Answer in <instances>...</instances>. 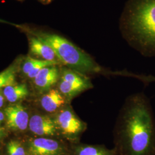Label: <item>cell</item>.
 <instances>
[{
  "instance_id": "6da1fadb",
  "label": "cell",
  "mask_w": 155,
  "mask_h": 155,
  "mask_svg": "<svg viewBox=\"0 0 155 155\" xmlns=\"http://www.w3.org/2000/svg\"><path fill=\"white\" fill-rule=\"evenodd\" d=\"M117 155H155V118L143 93L128 97L119 111L113 130Z\"/></svg>"
},
{
  "instance_id": "7a4b0ae2",
  "label": "cell",
  "mask_w": 155,
  "mask_h": 155,
  "mask_svg": "<svg viewBox=\"0 0 155 155\" xmlns=\"http://www.w3.org/2000/svg\"><path fill=\"white\" fill-rule=\"evenodd\" d=\"M3 21L15 26L25 34H30L39 38L53 49L61 65L86 76L89 77L95 75L127 76L125 74L112 72L103 68L87 52L58 34L47 32L28 24H16Z\"/></svg>"
},
{
  "instance_id": "3957f363",
  "label": "cell",
  "mask_w": 155,
  "mask_h": 155,
  "mask_svg": "<svg viewBox=\"0 0 155 155\" xmlns=\"http://www.w3.org/2000/svg\"><path fill=\"white\" fill-rule=\"evenodd\" d=\"M125 22L133 47L155 57V0H131Z\"/></svg>"
},
{
  "instance_id": "277c9868",
  "label": "cell",
  "mask_w": 155,
  "mask_h": 155,
  "mask_svg": "<svg viewBox=\"0 0 155 155\" xmlns=\"http://www.w3.org/2000/svg\"><path fill=\"white\" fill-rule=\"evenodd\" d=\"M52 117L59 136L72 144L79 143L81 136L87 129V124L78 116L70 104L64 106Z\"/></svg>"
},
{
  "instance_id": "5b68a950",
  "label": "cell",
  "mask_w": 155,
  "mask_h": 155,
  "mask_svg": "<svg viewBox=\"0 0 155 155\" xmlns=\"http://www.w3.org/2000/svg\"><path fill=\"white\" fill-rule=\"evenodd\" d=\"M94 86L89 77L67 67L60 66V78L57 89L70 104L71 100L83 92L93 89Z\"/></svg>"
},
{
  "instance_id": "8992f818",
  "label": "cell",
  "mask_w": 155,
  "mask_h": 155,
  "mask_svg": "<svg viewBox=\"0 0 155 155\" xmlns=\"http://www.w3.org/2000/svg\"><path fill=\"white\" fill-rule=\"evenodd\" d=\"M31 155H70V148L61 141L53 137H41L29 143Z\"/></svg>"
},
{
  "instance_id": "52a82bcc",
  "label": "cell",
  "mask_w": 155,
  "mask_h": 155,
  "mask_svg": "<svg viewBox=\"0 0 155 155\" xmlns=\"http://www.w3.org/2000/svg\"><path fill=\"white\" fill-rule=\"evenodd\" d=\"M28 127L35 134L41 137H56L59 136L55 122L51 116L35 114L29 119Z\"/></svg>"
},
{
  "instance_id": "ba28073f",
  "label": "cell",
  "mask_w": 155,
  "mask_h": 155,
  "mask_svg": "<svg viewBox=\"0 0 155 155\" xmlns=\"http://www.w3.org/2000/svg\"><path fill=\"white\" fill-rule=\"evenodd\" d=\"M6 126L13 130H25L29 125V115L25 109L20 104L7 107L5 109Z\"/></svg>"
},
{
  "instance_id": "9c48e42d",
  "label": "cell",
  "mask_w": 155,
  "mask_h": 155,
  "mask_svg": "<svg viewBox=\"0 0 155 155\" xmlns=\"http://www.w3.org/2000/svg\"><path fill=\"white\" fill-rule=\"evenodd\" d=\"M61 65H53L42 68L33 82L41 93H45L57 85L60 78V66Z\"/></svg>"
},
{
  "instance_id": "30bf717a",
  "label": "cell",
  "mask_w": 155,
  "mask_h": 155,
  "mask_svg": "<svg viewBox=\"0 0 155 155\" xmlns=\"http://www.w3.org/2000/svg\"><path fill=\"white\" fill-rule=\"evenodd\" d=\"M25 35L28 39L31 56H33L40 60L58 62L61 64L55 52L50 45L35 36L28 33Z\"/></svg>"
},
{
  "instance_id": "8fae6325",
  "label": "cell",
  "mask_w": 155,
  "mask_h": 155,
  "mask_svg": "<svg viewBox=\"0 0 155 155\" xmlns=\"http://www.w3.org/2000/svg\"><path fill=\"white\" fill-rule=\"evenodd\" d=\"M68 103L57 89H51L43 94L40 104L44 110L50 114H55Z\"/></svg>"
},
{
  "instance_id": "7c38bea8",
  "label": "cell",
  "mask_w": 155,
  "mask_h": 155,
  "mask_svg": "<svg viewBox=\"0 0 155 155\" xmlns=\"http://www.w3.org/2000/svg\"><path fill=\"white\" fill-rule=\"evenodd\" d=\"M70 155H117L116 150L109 149L104 145L78 143L72 144Z\"/></svg>"
},
{
  "instance_id": "4fadbf2b",
  "label": "cell",
  "mask_w": 155,
  "mask_h": 155,
  "mask_svg": "<svg viewBox=\"0 0 155 155\" xmlns=\"http://www.w3.org/2000/svg\"><path fill=\"white\" fill-rule=\"evenodd\" d=\"M5 97L9 102H16L28 95V90L25 84L13 85L6 87L3 90Z\"/></svg>"
},
{
  "instance_id": "5bb4252c",
  "label": "cell",
  "mask_w": 155,
  "mask_h": 155,
  "mask_svg": "<svg viewBox=\"0 0 155 155\" xmlns=\"http://www.w3.org/2000/svg\"><path fill=\"white\" fill-rule=\"evenodd\" d=\"M18 64H20L18 62L15 61L2 72H0V89L16 84V75Z\"/></svg>"
},
{
  "instance_id": "9a60e30c",
  "label": "cell",
  "mask_w": 155,
  "mask_h": 155,
  "mask_svg": "<svg viewBox=\"0 0 155 155\" xmlns=\"http://www.w3.org/2000/svg\"><path fill=\"white\" fill-rule=\"evenodd\" d=\"M8 155H26L24 147L18 141L12 140L6 147Z\"/></svg>"
},
{
  "instance_id": "2e32d148",
  "label": "cell",
  "mask_w": 155,
  "mask_h": 155,
  "mask_svg": "<svg viewBox=\"0 0 155 155\" xmlns=\"http://www.w3.org/2000/svg\"><path fill=\"white\" fill-rule=\"evenodd\" d=\"M38 1H39L40 2H41V4L46 5V4H50V2H51L52 0H38Z\"/></svg>"
},
{
  "instance_id": "e0dca14e",
  "label": "cell",
  "mask_w": 155,
  "mask_h": 155,
  "mask_svg": "<svg viewBox=\"0 0 155 155\" xmlns=\"http://www.w3.org/2000/svg\"><path fill=\"white\" fill-rule=\"evenodd\" d=\"M4 120V114L0 111V124Z\"/></svg>"
},
{
  "instance_id": "ac0fdd59",
  "label": "cell",
  "mask_w": 155,
  "mask_h": 155,
  "mask_svg": "<svg viewBox=\"0 0 155 155\" xmlns=\"http://www.w3.org/2000/svg\"><path fill=\"white\" fill-rule=\"evenodd\" d=\"M4 104V97L3 96L0 94V107H1Z\"/></svg>"
},
{
  "instance_id": "d6986e66",
  "label": "cell",
  "mask_w": 155,
  "mask_h": 155,
  "mask_svg": "<svg viewBox=\"0 0 155 155\" xmlns=\"http://www.w3.org/2000/svg\"><path fill=\"white\" fill-rule=\"evenodd\" d=\"M5 134L4 130L3 128H0V139H1Z\"/></svg>"
},
{
  "instance_id": "ffe728a7",
  "label": "cell",
  "mask_w": 155,
  "mask_h": 155,
  "mask_svg": "<svg viewBox=\"0 0 155 155\" xmlns=\"http://www.w3.org/2000/svg\"><path fill=\"white\" fill-rule=\"evenodd\" d=\"M17 1H23L24 0H17Z\"/></svg>"
}]
</instances>
